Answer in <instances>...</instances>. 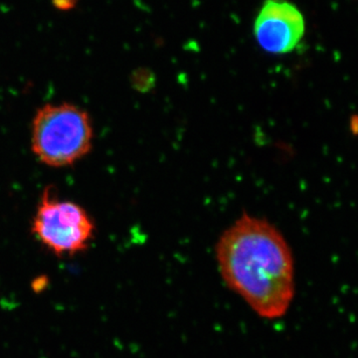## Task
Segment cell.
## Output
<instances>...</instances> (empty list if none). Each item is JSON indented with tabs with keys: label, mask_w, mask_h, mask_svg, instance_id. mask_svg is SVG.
Listing matches in <instances>:
<instances>
[{
	"label": "cell",
	"mask_w": 358,
	"mask_h": 358,
	"mask_svg": "<svg viewBox=\"0 0 358 358\" xmlns=\"http://www.w3.org/2000/svg\"><path fill=\"white\" fill-rule=\"evenodd\" d=\"M216 260L225 284L259 317L288 313L296 293L293 253L273 224L244 214L218 240Z\"/></svg>",
	"instance_id": "1"
},
{
	"label": "cell",
	"mask_w": 358,
	"mask_h": 358,
	"mask_svg": "<svg viewBox=\"0 0 358 358\" xmlns=\"http://www.w3.org/2000/svg\"><path fill=\"white\" fill-rule=\"evenodd\" d=\"M305 30L303 14L287 0H266L254 28L258 43L272 54L293 51L303 38Z\"/></svg>",
	"instance_id": "4"
},
{
	"label": "cell",
	"mask_w": 358,
	"mask_h": 358,
	"mask_svg": "<svg viewBox=\"0 0 358 358\" xmlns=\"http://www.w3.org/2000/svg\"><path fill=\"white\" fill-rule=\"evenodd\" d=\"M31 136L33 152L40 162L49 166H69L91 150L93 124L77 106L49 103L35 115Z\"/></svg>",
	"instance_id": "2"
},
{
	"label": "cell",
	"mask_w": 358,
	"mask_h": 358,
	"mask_svg": "<svg viewBox=\"0 0 358 358\" xmlns=\"http://www.w3.org/2000/svg\"><path fill=\"white\" fill-rule=\"evenodd\" d=\"M32 231L55 255L71 256L87 249L95 225L83 207L45 192L33 218Z\"/></svg>",
	"instance_id": "3"
}]
</instances>
